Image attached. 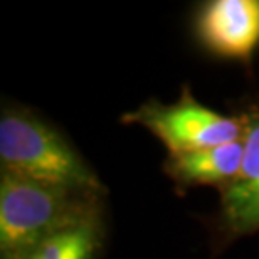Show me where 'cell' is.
<instances>
[{
  "mask_svg": "<svg viewBox=\"0 0 259 259\" xmlns=\"http://www.w3.org/2000/svg\"><path fill=\"white\" fill-rule=\"evenodd\" d=\"M0 172L106 195L103 180L63 132L17 103H4L0 113Z\"/></svg>",
  "mask_w": 259,
  "mask_h": 259,
  "instance_id": "7a4b0ae2",
  "label": "cell"
},
{
  "mask_svg": "<svg viewBox=\"0 0 259 259\" xmlns=\"http://www.w3.org/2000/svg\"><path fill=\"white\" fill-rule=\"evenodd\" d=\"M244 157V142L215 145V147L194 150L177 155H167L163 172L177 185L185 190L199 185H210L224 190L237 177Z\"/></svg>",
  "mask_w": 259,
  "mask_h": 259,
  "instance_id": "8992f818",
  "label": "cell"
},
{
  "mask_svg": "<svg viewBox=\"0 0 259 259\" xmlns=\"http://www.w3.org/2000/svg\"><path fill=\"white\" fill-rule=\"evenodd\" d=\"M106 195L0 172V259H22L69 227L105 210Z\"/></svg>",
  "mask_w": 259,
  "mask_h": 259,
  "instance_id": "6da1fadb",
  "label": "cell"
},
{
  "mask_svg": "<svg viewBox=\"0 0 259 259\" xmlns=\"http://www.w3.org/2000/svg\"><path fill=\"white\" fill-rule=\"evenodd\" d=\"M121 123L148 130L167 148V155L231 143L244 135L239 113L229 116L202 105L189 86H182L174 103L148 100L123 113Z\"/></svg>",
  "mask_w": 259,
  "mask_h": 259,
  "instance_id": "3957f363",
  "label": "cell"
},
{
  "mask_svg": "<svg viewBox=\"0 0 259 259\" xmlns=\"http://www.w3.org/2000/svg\"><path fill=\"white\" fill-rule=\"evenodd\" d=\"M106 242L105 210L51 237L22 259H101Z\"/></svg>",
  "mask_w": 259,
  "mask_h": 259,
  "instance_id": "52a82bcc",
  "label": "cell"
},
{
  "mask_svg": "<svg viewBox=\"0 0 259 259\" xmlns=\"http://www.w3.org/2000/svg\"><path fill=\"white\" fill-rule=\"evenodd\" d=\"M244 123V157L237 177L221 190L215 217L221 241H236L259 232V98L239 111Z\"/></svg>",
  "mask_w": 259,
  "mask_h": 259,
  "instance_id": "277c9868",
  "label": "cell"
},
{
  "mask_svg": "<svg viewBox=\"0 0 259 259\" xmlns=\"http://www.w3.org/2000/svg\"><path fill=\"white\" fill-rule=\"evenodd\" d=\"M195 35L210 54L251 63L259 48V0H210L197 12Z\"/></svg>",
  "mask_w": 259,
  "mask_h": 259,
  "instance_id": "5b68a950",
  "label": "cell"
}]
</instances>
